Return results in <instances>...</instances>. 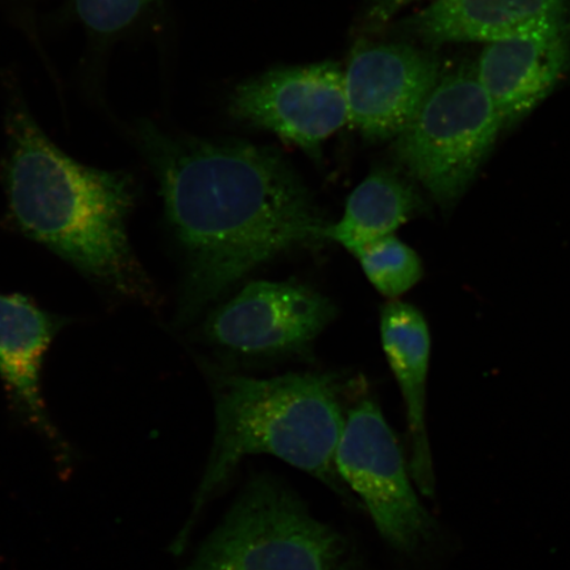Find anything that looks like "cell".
Segmentation results:
<instances>
[{"instance_id": "13", "label": "cell", "mask_w": 570, "mask_h": 570, "mask_svg": "<svg viewBox=\"0 0 570 570\" xmlns=\"http://www.w3.org/2000/svg\"><path fill=\"white\" fill-rule=\"evenodd\" d=\"M381 333L392 373L401 387L411 438L410 473L420 493L432 497L434 473L426 431V376L431 334L422 312L403 302L384 306Z\"/></svg>"}, {"instance_id": "7", "label": "cell", "mask_w": 570, "mask_h": 570, "mask_svg": "<svg viewBox=\"0 0 570 570\" xmlns=\"http://www.w3.org/2000/svg\"><path fill=\"white\" fill-rule=\"evenodd\" d=\"M229 110L318 159L324 142L351 124L345 71L333 61L266 71L233 91Z\"/></svg>"}, {"instance_id": "9", "label": "cell", "mask_w": 570, "mask_h": 570, "mask_svg": "<svg viewBox=\"0 0 570 570\" xmlns=\"http://www.w3.org/2000/svg\"><path fill=\"white\" fill-rule=\"evenodd\" d=\"M441 73L436 57L402 42L356 48L345 70L348 125L370 141L395 139Z\"/></svg>"}, {"instance_id": "16", "label": "cell", "mask_w": 570, "mask_h": 570, "mask_svg": "<svg viewBox=\"0 0 570 570\" xmlns=\"http://www.w3.org/2000/svg\"><path fill=\"white\" fill-rule=\"evenodd\" d=\"M160 0H73L81 24L97 38H112L147 16Z\"/></svg>"}, {"instance_id": "2", "label": "cell", "mask_w": 570, "mask_h": 570, "mask_svg": "<svg viewBox=\"0 0 570 570\" xmlns=\"http://www.w3.org/2000/svg\"><path fill=\"white\" fill-rule=\"evenodd\" d=\"M4 119L2 178L12 223L92 282L151 302V284L127 233L137 197L132 178L70 158L18 95L10 98Z\"/></svg>"}, {"instance_id": "12", "label": "cell", "mask_w": 570, "mask_h": 570, "mask_svg": "<svg viewBox=\"0 0 570 570\" xmlns=\"http://www.w3.org/2000/svg\"><path fill=\"white\" fill-rule=\"evenodd\" d=\"M63 324L23 295L0 294V377L21 415L53 443L59 433L41 395V372Z\"/></svg>"}, {"instance_id": "17", "label": "cell", "mask_w": 570, "mask_h": 570, "mask_svg": "<svg viewBox=\"0 0 570 570\" xmlns=\"http://www.w3.org/2000/svg\"><path fill=\"white\" fill-rule=\"evenodd\" d=\"M419 2V0H370L365 24L368 30H380L389 21L402 11L404 7ZM436 2V0H432Z\"/></svg>"}, {"instance_id": "15", "label": "cell", "mask_w": 570, "mask_h": 570, "mask_svg": "<svg viewBox=\"0 0 570 570\" xmlns=\"http://www.w3.org/2000/svg\"><path fill=\"white\" fill-rule=\"evenodd\" d=\"M354 256L370 283L384 296H402L422 281V259L395 234L373 242Z\"/></svg>"}, {"instance_id": "6", "label": "cell", "mask_w": 570, "mask_h": 570, "mask_svg": "<svg viewBox=\"0 0 570 570\" xmlns=\"http://www.w3.org/2000/svg\"><path fill=\"white\" fill-rule=\"evenodd\" d=\"M336 469L392 548L413 552L430 539L432 519L420 502L403 449L373 399L347 411Z\"/></svg>"}, {"instance_id": "8", "label": "cell", "mask_w": 570, "mask_h": 570, "mask_svg": "<svg viewBox=\"0 0 570 570\" xmlns=\"http://www.w3.org/2000/svg\"><path fill=\"white\" fill-rule=\"evenodd\" d=\"M317 291L295 283L253 282L204 325L212 344L242 354H284L308 346L336 318Z\"/></svg>"}, {"instance_id": "14", "label": "cell", "mask_w": 570, "mask_h": 570, "mask_svg": "<svg viewBox=\"0 0 570 570\" xmlns=\"http://www.w3.org/2000/svg\"><path fill=\"white\" fill-rule=\"evenodd\" d=\"M423 210L413 185L389 168H377L347 198L344 216L326 225L323 238L337 242L353 255L373 242L394 234Z\"/></svg>"}, {"instance_id": "1", "label": "cell", "mask_w": 570, "mask_h": 570, "mask_svg": "<svg viewBox=\"0 0 570 570\" xmlns=\"http://www.w3.org/2000/svg\"><path fill=\"white\" fill-rule=\"evenodd\" d=\"M135 138L184 254L178 323L276 256L324 239L315 199L275 149L173 134L151 120H139Z\"/></svg>"}, {"instance_id": "3", "label": "cell", "mask_w": 570, "mask_h": 570, "mask_svg": "<svg viewBox=\"0 0 570 570\" xmlns=\"http://www.w3.org/2000/svg\"><path fill=\"white\" fill-rule=\"evenodd\" d=\"M214 401L212 451L174 551H184L198 517L248 455H274L347 498L346 484L336 469L345 413L330 375L302 373L263 380L227 375L218 380Z\"/></svg>"}, {"instance_id": "10", "label": "cell", "mask_w": 570, "mask_h": 570, "mask_svg": "<svg viewBox=\"0 0 570 570\" xmlns=\"http://www.w3.org/2000/svg\"><path fill=\"white\" fill-rule=\"evenodd\" d=\"M570 63V21L490 42L474 63L476 77L501 116L514 126L551 95Z\"/></svg>"}, {"instance_id": "18", "label": "cell", "mask_w": 570, "mask_h": 570, "mask_svg": "<svg viewBox=\"0 0 570 570\" xmlns=\"http://www.w3.org/2000/svg\"><path fill=\"white\" fill-rule=\"evenodd\" d=\"M336 570H360V569L353 568L351 566L345 564V562H342V564Z\"/></svg>"}, {"instance_id": "5", "label": "cell", "mask_w": 570, "mask_h": 570, "mask_svg": "<svg viewBox=\"0 0 570 570\" xmlns=\"http://www.w3.org/2000/svg\"><path fill=\"white\" fill-rule=\"evenodd\" d=\"M474 66L444 76L394 141L395 159L441 208L465 194L503 130Z\"/></svg>"}, {"instance_id": "11", "label": "cell", "mask_w": 570, "mask_h": 570, "mask_svg": "<svg viewBox=\"0 0 570 570\" xmlns=\"http://www.w3.org/2000/svg\"><path fill=\"white\" fill-rule=\"evenodd\" d=\"M569 12L570 0H436L404 27L431 46L490 45L567 23Z\"/></svg>"}, {"instance_id": "4", "label": "cell", "mask_w": 570, "mask_h": 570, "mask_svg": "<svg viewBox=\"0 0 570 570\" xmlns=\"http://www.w3.org/2000/svg\"><path fill=\"white\" fill-rule=\"evenodd\" d=\"M346 543L275 475L253 476L187 570H336Z\"/></svg>"}]
</instances>
